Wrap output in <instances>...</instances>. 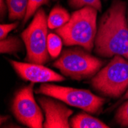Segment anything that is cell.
Here are the masks:
<instances>
[{
    "mask_svg": "<svg viewBox=\"0 0 128 128\" xmlns=\"http://www.w3.org/2000/svg\"><path fill=\"white\" fill-rule=\"evenodd\" d=\"M126 5L114 0L100 19L94 41L97 54L110 58L120 55L128 60V23Z\"/></svg>",
    "mask_w": 128,
    "mask_h": 128,
    "instance_id": "cell-1",
    "label": "cell"
},
{
    "mask_svg": "<svg viewBox=\"0 0 128 128\" xmlns=\"http://www.w3.org/2000/svg\"><path fill=\"white\" fill-rule=\"evenodd\" d=\"M98 10L90 6L79 8L71 16L64 26L55 29L67 46H80L91 52L97 34Z\"/></svg>",
    "mask_w": 128,
    "mask_h": 128,
    "instance_id": "cell-2",
    "label": "cell"
},
{
    "mask_svg": "<svg viewBox=\"0 0 128 128\" xmlns=\"http://www.w3.org/2000/svg\"><path fill=\"white\" fill-rule=\"evenodd\" d=\"M89 52L80 48H68L61 53L60 57L53 63V66L58 69L64 76L73 80L92 78L105 62Z\"/></svg>",
    "mask_w": 128,
    "mask_h": 128,
    "instance_id": "cell-3",
    "label": "cell"
},
{
    "mask_svg": "<svg viewBox=\"0 0 128 128\" xmlns=\"http://www.w3.org/2000/svg\"><path fill=\"white\" fill-rule=\"evenodd\" d=\"M92 88L101 95L120 98L128 89V60L115 55L90 80Z\"/></svg>",
    "mask_w": 128,
    "mask_h": 128,
    "instance_id": "cell-4",
    "label": "cell"
},
{
    "mask_svg": "<svg viewBox=\"0 0 128 128\" xmlns=\"http://www.w3.org/2000/svg\"><path fill=\"white\" fill-rule=\"evenodd\" d=\"M48 27V18L44 9L39 8L29 26L21 34L26 48V60L28 62L44 64L49 61Z\"/></svg>",
    "mask_w": 128,
    "mask_h": 128,
    "instance_id": "cell-5",
    "label": "cell"
},
{
    "mask_svg": "<svg viewBox=\"0 0 128 128\" xmlns=\"http://www.w3.org/2000/svg\"><path fill=\"white\" fill-rule=\"evenodd\" d=\"M38 94L49 96L70 106L82 109L90 114H98L106 100L94 94L87 89L63 87L51 84H42L36 90Z\"/></svg>",
    "mask_w": 128,
    "mask_h": 128,
    "instance_id": "cell-6",
    "label": "cell"
},
{
    "mask_svg": "<svg viewBox=\"0 0 128 128\" xmlns=\"http://www.w3.org/2000/svg\"><path fill=\"white\" fill-rule=\"evenodd\" d=\"M34 82L20 89L13 99L12 110L15 118L30 128H42L44 124L43 113L33 95Z\"/></svg>",
    "mask_w": 128,
    "mask_h": 128,
    "instance_id": "cell-7",
    "label": "cell"
},
{
    "mask_svg": "<svg viewBox=\"0 0 128 128\" xmlns=\"http://www.w3.org/2000/svg\"><path fill=\"white\" fill-rule=\"evenodd\" d=\"M51 97H39L38 101L42 108L45 119L43 124L44 128H69V118L73 110L67 108L64 104Z\"/></svg>",
    "mask_w": 128,
    "mask_h": 128,
    "instance_id": "cell-8",
    "label": "cell"
},
{
    "mask_svg": "<svg viewBox=\"0 0 128 128\" xmlns=\"http://www.w3.org/2000/svg\"><path fill=\"white\" fill-rule=\"evenodd\" d=\"M9 62L16 74L25 80L34 83H48L65 80L63 75L40 64L24 63L13 60H10Z\"/></svg>",
    "mask_w": 128,
    "mask_h": 128,
    "instance_id": "cell-9",
    "label": "cell"
},
{
    "mask_svg": "<svg viewBox=\"0 0 128 128\" xmlns=\"http://www.w3.org/2000/svg\"><path fill=\"white\" fill-rule=\"evenodd\" d=\"M72 128H108L109 126L100 120L92 117L87 113H79L70 120Z\"/></svg>",
    "mask_w": 128,
    "mask_h": 128,
    "instance_id": "cell-10",
    "label": "cell"
},
{
    "mask_svg": "<svg viewBox=\"0 0 128 128\" xmlns=\"http://www.w3.org/2000/svg\"><path fill=\"white\" fill-rule=\"evenodd\" d=\"M71 18L68 12L60 6L54 7L48 17V26L51 29H57L62 27Z\"/></svg>",
    "mask_w": 128,
    "mask_h": 128,
    "instance_id": "cell-11",
    "label": "cell"
},
{
    "mask_svg": "<svg viewBox=\"0 0 128 128\" xmlns=\"http://www.w3.org/2000/svg\"><path fill=\"white\" fill-rule=\"evenodd\" d=\"M6 4L10 20H20L25 18L28 0H6Z\"/></svg>",
    "mask_w": 128,
    "mask_h": 128,
    "instance_id": "cell-12",
    "label": "cell"
},
{
    "mask_svg": "<svg viewBox=\"0 0 128 128\" xmlns=\"http://www.w3.org/2000/svg\"><path fill=\"white\" fill-rule=\"evenodd\" d=\"M22 48V42L16 36H8L1 39L0 42V52L2 54H14Z\"/></svg>",
    "mask_w": 128,
    "mask_h": 128,
    "instance_id": "cell-13",
    "label": "cell"
},
{
    "mask_svg": "<svg viewBox=\"0 0 128 128\" xmlns=\"http://www.w3.org/2000/svg\"><path fill=\"white\" fill-rule=\"evenodd\" d=\"M62 38L57 33H50L48 36V51L52 58H56L62 53Z\"/></svg>",
    "mask_w": 128,
    "mask_h": 128,
    "instance_id": "cell-14",
    "label": "cell"
},
{
    "mask_svg": "<svg viewBox=\"0 0 128 128\" xmlns=\"http://www.w3.org/2000/svg\"><path fill=\"white\" fill-rule=\"evenodd\" d=\"M70 6L79 9L85 6H90L96 8L98 11H101L100 0H68Z\"/></svg>",
    "mask_w": 128,
    "mask_h": 128,
    "instance_id": "cell-15",
    "label": "cell"
},
{
    "mask_svg": "<svg viewBox=\"0 0 128 128\" xmlns=\"http://www.w3.org/2000/svg\"><path fill=\"white\" fill-rule=\"evenodd\" d=\"M49 0H28V8L25 18H23V24L28 22V20L36 14V12L40 8L41 6L47 4Z\"/></svg>",
    "mask_w": 128,
    "mask_h": 128,
    "instance_id": "cell-16",
    "label": "cell"
},
{
    "mask_svg": "<svg viewBox=\"0 0 128 128\" xmlns=\"http://www.w3.org/2000/svg\"><path fill=\"white\" fill-rule=\"evenodd\" d=\"M115 121L120 126H128V100L119 108L115 115Z\"/></svg>",
    "mask_w": 128,
    "mask_h": 128,
    "instance_id": "cell-17",
    "label": "cell"
},
{
    "mask_svg": "<svg viewBox=\"0 0 128 128\" xmlns=\"http://www.w3.org/2000/svg\"><path fill=\"white\" fill-rule=\"evenodd\" d=\"M18 26V22L9 23V24H2L0 26V39L8 37V34Z\"/></svg>",
    "mask_w": 128,
    "mask_h": 128,
    "instance_id": "cell-18",
    "label": "cell"
},
{
    "mask_svg": "<svg viewBox=\"0 0 128 128\" xmlns=\"http://www.w3.org/2000/svg\"><path fill=\"white\" fill-rule=\"evenodd\" d=\"M7 4L4 2V0H0V12H1V16L2 17L6 12L7 10Z\"/></svg>",
    "mask_w": 128,
    "mask_h": 128,
    "instance_id": "cell-19",
    "label": "cell"
},
{
    "mask_svg": "<svg viewBox=\"0 0 128 128\" xmlns=\"http://www.w3.org/2000/svg\"><path fill=\"white\" fill-rule=\"evenodd\" d=\"M126 99H128V89L126 90V91L125 92L124 97L122 98V100H126Z\"/></svg>",
    "mask_w": 128,
    "mask_h": 128,
    "instance_id": "cell-20",
    "label": "cell"
}]
</instances>
